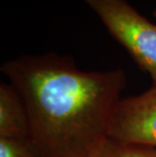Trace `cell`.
<instances>
[{
	"label": "cell",
	"instance_id": "obj_1",
	"mask_svg": "<svg viewBox=\"0 0 156 157\" xmlns=\"http://www.w3.org/2000/svg\"><path fill=\"white\" fill-rule=\"evenodd\" d=\"M24 101L38 157H93L109 139L127 85L123 69L80 70L70 55L49 52L3 62Z\"/></svg>",
	"mask_w": 156,
	"mask_h": 157
},
{
	"label": "cell",
	"instance_id": "obj_2",
	"mask_svg": "<svg viewBox=\"0 0 156 157\" xmlns=\"http://www.w3.org/2000/svg\"><path fill=\"white\" fill-rule=\"evenodd\" d=\"M156 86V25L127 0H81Z\"/></svg>",
	"mask_w": 156,
	"mask_h": 157
},
{
	"label": "cell",
	"instance_id": "obj_3",
	"mask_svg": "<svg viewBox=\"0 0 156 157\" xmlns=\"http://www.w3.org/2000/svg\"><path fill=\"white\" fill-rule=\"evenodd\" d=\"M109 138L156 147V86L122 99L114 116Z\"/></svg>",
	"mask_w": 156,
	"mask_h": 157
},
{
	"label": "cell",
	"instance_id": "obj_4",
	"mask_svg": "<svg viewBox=\"0 0 156 157\" xmlns=\"http://www.w3.org/2000/svg\"><path fill=\"white\" fill-rule=\"evenodd\" d=\"M26 108L21 94L9 82L0 83V138L29 140Z\"/></svg>",
	"mask_w": 156,
	"mask_h": 157
},
{
	"label": "cell",
	"instance_id": "obj_5",
	"mask_svg": "<svg viewBox=\"0 0 156 157\" xmlns=\"http://www.w3.org/2000/svg\"><path fill=\"white\" fill-rule=\"evenodd\" d=\"M93 157H156V147L131 144L109 138Z\"/></svg>",
	"mask_w": 156,
	"mask_h": 157
},
{
	"label": "cell",
	"instance_id": "obj_6",
	"mask_svg": "<svg viewBox=\"0 0 156 157\" xmlns=\"http://www.w3.org/2000/svg\"><path fill=\"white\" fill-rule=\"evenodd\" d=\"M0 157H38L29 140L0 138Z\"/></svg>",
	"mask_w": 156,
	"mask_h": 157
},
{
	"label": "cell",
	"instance_id": "obj_7",
	"mask_svg": "<svg viewBox=\"0 0 156 157\" xmlns=\"http://www.w3.org/2000/svg\"><path fill=\"white\" fill-rule=\"evenodd\" d=\"M153 15H154V17L156 18V8L154 9V11H153Z\"/></svg>",
	"mask_w": 156,
	"mask_h": 157
}]
</instances>
